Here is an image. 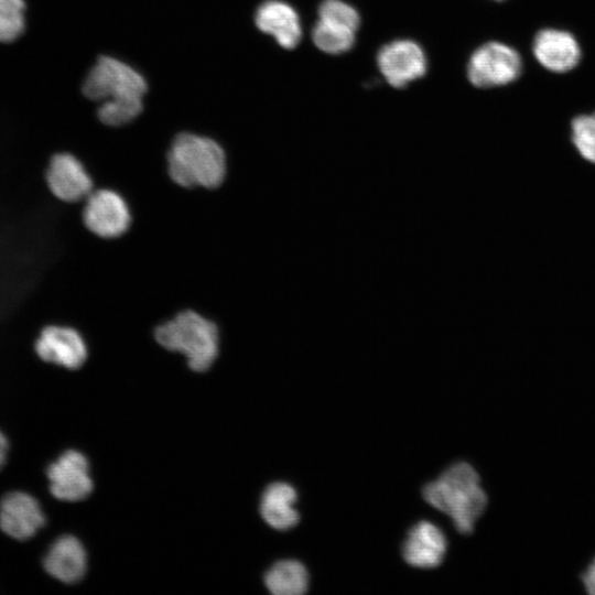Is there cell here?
<instances>
[{
  "label": "cell",
  "mask_w": 595,
  "mask_h": 595,
  "mask_svg": "<svg viewBox=\"0 0 595 595\" xmlns=\"http://www.w3.org/2000/svg\"><path fill=\"white\" fill-rule=\"evenodd\" d=\"M83 91L88 98L101 101L98 117L104 123L121 126L141 112L147 83L129 65L102 56L88 73Z\"/></svg>",
  "instance_id": "6da1fadb"
},
{
  "label": "cell",
  "mask_w": 595,
  "mask_h": 595,
  "mask_svg": "<svg viewBox=\"0 0 595 595\" xmlns=\"http://www.w3.org/2000/svg\"><path fill=\"white\" fill-rule=\"evenodd\" d=\"M422 495L428 504L446 513L462 534L473 532L488 502L478 473L466 462L450 466L423 487Z\"/></svg>",
  "instance_id": "7a4b0ae2"
},
{
  "label": "cell",
  "mask_w": 595,
  "mask_h": 595,
  "mask_svg": "<svg viewBox=\"0 0 595 595\" xmlns=\"http://www.w3.org/2000/svg\"><path fill=\"white\" fill-rule=\"evenodd\" d=\"M167 170L180 186L215 188L224 181L226 158L213 139L181 133L167 153Z\"/></svg>",
  "instance_id": "3957f363"
},
{
  "label": "cell",
  "mask_w": 595,
  "mask_h": 595,
  "mask_svg": "<svg viewBox=\"0 0 595 595\" xmlns=\"http://www.w3.org/2000/svg\"><path fill=\"white\" fill-rule=\"evenodd\" d=\"M154 335L164 348L183 354L194 371L207 370L217 357V327L196 312L178 313L156 327Z\"/></svg>",
  "instance_id": "277c9868"
},
{
  "label": "cell",
  "mask_w": 595,
  "mask_h": 595,
  "mask_svg": "<svg viewBox=\"0 0 595 595\" xmlns=\"http://www.w3.org/2000/svg\"><path fill=\"white\" fill-rule=\"evenodd\" d=\"M317 15L312 30L314 45L332 55L349 51L360 23L357 10L342 0H324L318 7Z\"/></svg>",
  "instance_id": "5b68a950"
},
{
  "label": "cell",
  "mask_w": 595,
  "mask_h": 595,
  "mask_svg": "<svg viewBox=\"0 0 595 595\" xmlns=\"http://www.w3.org/2000/svg\"><path fill=\"white\" fill-rule=\"evenodd\" d=\"M520 55L500 42L478 47L467 64V78L475 87L491 88L513 82L521 73Z\"/></svg>",
  "instance_id": "8992f818"
},
{
  "label": "cell",
  "mask_w": 595,
  "mask_h": 595,
  "mask_svg": "<svg viewBox=\"0 0 595 595\" xmlns=\"http://www.w3.org/2000/svg\"><path fill=\"white\" fill-rule=\"evenodd\" d=\"M377 65L390 86L403 88L425 75L428 61L416 42L396 40L379 50Z\"/></svg>",
  "instance_id": "52a82bcc"
},
{
  "label": "cell",
  "mask_w": 595,
  "mask_h": 595,
  "mask_svg": "<svg viewBox=\"0 0 595 595\" xmlns=\"http://www.w3.org/2000/svg\"><path fill=\"white\" fill-rule=\"evenodd\" d=\"M51 494L63 501H79L93 491L88 461L78 451L64 452L46 469Z\"/></svg>",
  "instance_id": "ba28073f"
},
{
  "label": "cell",
  "mask_w": 595,
  "mask_h": 595,
  "mask_svg": "<svg viewBox=\"0 0 595 595\" xmlns=\"http://www.w3.org/2000/svg\"><path fill=\"white\" fill-rule=\"evenodd\" d=\"M85 226L102 238L125 234L130 225V213L125 199L110 190L91 192L83 210Z\"/></svg>",
  "instance_id": "9c48e42d"
},
{
  "label": "cell",
  "mask_w": 595,
  "mask_h": 595,
  "mask_svg": "<svg viewBox=\"0 0 595 595\" xmlns=\"http://www.w3.org/2000/svg\"><path fill=\"white\" fill-rule=\"evenodd\" d=\"M36 356L47 364L75 370L83 366L87 347L74 328L61 325L44 326L34 342Z\"/></svg>",
  "instance_id": "30bf717a"
},
{
  "label": "cell",
  "mask_w": 595,
  "mask_h": 595,
  "mask_svg": "<svg viewBox=\"0 0 595 595\" xmlns=\"http://www.w3.org/2000/svg\"><path fill=\"white\" fill-rule=\"evenodd\" d=\"M45 524L39 500L29 493L10 491L0 500V530L8 537L25 541Z\"/></svg>",
  "instance_id": "8fae6325"
},
{
  "label": "cell",
  "mask_w": 595,
  "mask_h": 595,
  "mask_svg": "<svg viewBox=\"0 0 595 595\" xmlns=\"http://www.w3.org/2000/svg\"><path fill=\"white\" fill-rule=\"evenodd\" d=\"M50 192L66 203L86 199L93 192V180L83 163L71 153L53 155L45 171Z\"/></svg>",
  "instance_id": "7c38bea8"
},
{
  "label": "cell",
  "mask_w": 595,
  "mask_h": 595,
  "mask_svg": "<svg viewBox=\"0 0 595 595\" xmlns=\"http://www.w3.org/2000/svg\"><path fill=\"white\" fill-rule=\"evenodd\" d=\"M446 544L440 528L429 521H420L409 530L402 555L414 567L433 569L443 562Z\"/></svg>",
  "instance_id": "4fadbf2b"
},
{
  "label": "cell",
  "mask_w": 595,
  "mask_h": 595,
  "mask_svg": "<svg viewBox=\"0 0 595 595\" xmlns=\"http://www.w3.org/2000/svg\"><path fill=\"white\" fill-rule=\"evenodd\" d=\"M533 53L543 67L555 73L571 71L581 56L575 37L566 31L555 29H545L536 35Z\"/></svg>",
  "instance_id": "5bb4252c"
},
{
  "label": "cell",
  "mask_w": 595,
  "mask_h": 595,
  "mask_svg": "<svg viewBox=\"0 0 595 595\" xmlns=\"http://www.w3.org/2000/svg\"><path fill=\"white\" fill-rule=\"evenodd\" d=\"M43 567L48 575L63 583L78 582L87 569L86 551L82 542L69 534L60 537L44 555Z\"/></svg>",
  "instance_id": "9a60e30c"
},
{
  "label": "cell",
  "mask_w": 595,
  "mask_h": 595,
  "mask_svg": "<svg viewBox=\"0 0 595 595\" xmlns=\"http://www.w3.org/2000/svg\"><path fill=\"white\" fill-rule=\"evenodd\" d=\"M256 24L260 31L272 35L283 48H294L302 39V28L296 11L290 4L279 0H269L259 7Z\"/></svg>",
  "instance_id": "2e32d148"
},
{
  "label": "cell",
  "mask_w": 595,
  "mask_h": 595,
  "mask_svg": "<svg viewBox=\"0 0 595 595\" xmlns=\"http://www.w3.org/2000/svg\"><path fill=\"white\" fill-rule=\"evenodd\" d=\"M296 497L295 489L286 483L278 482L269 485L260 504L263 520L277 530L295 527L300 520V515L293 507Z\"/></svg>",
  "instance_id": "e0dca14e"
},
{
  "label": "cell",
  "mask_w": 595,
  "mask_h": 595,
  "mask_svg": "<svg viewBox=\"0 0 595 595\" xmlns=\"http://www.w3.org/2000/svg\"><path fill=\"white\" fill-rule=\"evenodd\" d=\"M264 584L274 595H301L307 591L309 573L301 562L282 560L266 573Z\"/></svg>",
  "instance_id": "ac0fdd59"
},
{
  "label": "cell",
  "mask_w": 595,
  "mask_h": 595,
  "mask_svg": "<svg viewBox=\"0 0 595 595\" xmlns=\"http://www.w3.org/2000/svg\"><path fill=\"white\" fill-rule=\"evenodd\" d=\"M24 10V0H0V42H12L22 34Z\"/></svg>",
  "instance_id": "d6986e66"
},
{
  "label": "cell",
  "mask_w": 595,
  "mask_h": 595,
  "mask_svg": "<svg viewBox=\"0 0 595 595\" xmlns=\"http://www.w3.org/2000/svg\"><path fill=\"white\" fill-rule=\"evenodd\" d=\"M572 140L581 155L595 163V112L578 116L573 120Z\"/></svg>",
  "instance_id": "ffe728a7"
},
{
  "label": "cell",
  "mask_w": 595,
  "mask_h": 595,
  "mask_svg": "<svg viewBox=\"0 0 595 595\" xmlns=\"http://www.w3.org/2000/svg\"><path fill=\"white\" fill-rule=\"evenodd\" d=\"M582 582L586 592L591 595H595V559L583 573Z\"/></svg>",
  "instance_id": "44dd1931"
},
{
  "label": "cell",
  "mask_w": 595,
  "mask_h": 595,
  "mask_svg": "<svg viewBox=\"0 0 595 595\" xmlns=\"http://www.w3.org/2000/svg\"><path fill=\"white\" fill-rule=\"evenodd\" d=\"M9 451V441L0 430V469L4 466Z\"/></svg>",
  "instance_id": "7402d4cb"
},
{
  "label": "cell",
  "mask_w": 595,
  "mask_h": 595,
  "mask_svg": "<svg viewBox=\"0 0 595 595\" xmlns=\"http://www.w3.org/2000/svg\"><path fill=\"white\" fill-rule=\"evenodd\" d=\"M495 1H501V0H495Z\"/></svg>",
  "instance_id": "603a6c76"
}]
</instances>
